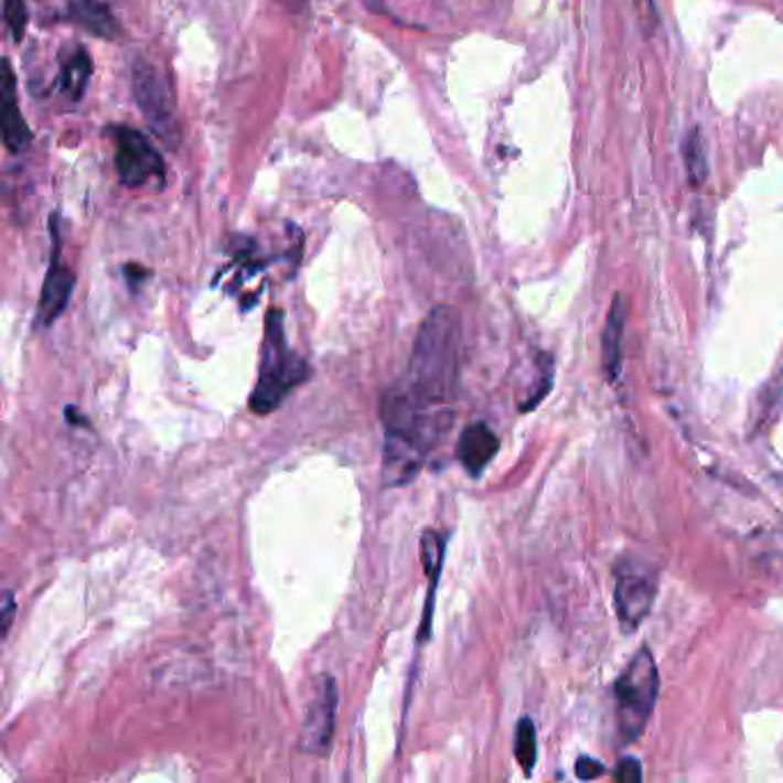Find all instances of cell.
<instances>
[{
	"instance_id": "ac0fdd59",
	"label": "cell",
	"mask_w": 783,
	"mask_h": 783,
	"mask_svg": "<svg viewBox=\"0 0 783 783\" xmlns=\"http://www.w3.org/2000/svg\"><path fill=\"white\" fill-rule=\"evenodd\" d=\"M575 770H577V776L581 781H593V779H598V776H602L607 772V768L600 761L591 759V757L577 759V768Z\"/></svg>"
},
{
	"instance_id": "6da1fadb",
	"label": "cell",
	"mask_w": 783,
	"mask_h": 783,
	"mask_svg": "<svg viewBox=\"0 0 783 783\" xmlns=\"http://www.w3.org/2000/svg\"><path fill=\"white\" fill-rule=\"evenodd\" d=\"M460 315L437 305L418 329L405 377L382 398L384 485L411 483L426 455L453 426L460 384Z\"/></svg>"
},
{
	"instance_id": "7c38bea8",
	"label": "cell",
	"mask_w": 783,
	"mask_h": 783,
	"mask_svg": "<svg viewBox=\"0 0 783 783\" xmlns=\"http://www.w3.org/2000/svg\"><path fill=\"white\" fill-rule=\"evenodd\" d=\"M69 14L76 19V23L86 28L88 33L101 40H114L120 33L118 19L104 3H99V0H69Z\"/></svg>"
},
{
	"instance_id": "d6986e66",
	"label": "cell",
	"mask_w": 783,
	"mask_h": 783,
	"mask_svg": "<svg viewBox=\"0 0 783 783\" xmlns=\"http://www.w3.org/2000/svg\"><path fill=\"white\" fill-rule=\"evenodd\" d=\"M613 776H616V781H621V783H639L641 781V765L634 759H623Z\"/></svg>"
},
{
	"instance_id": "ffe728a7",
	"label": "cell",
	"mask_w": 783,
	"mask_h": 783,
	"mask_svg": "<svg viewBox=\"0 0 783 783\" xmlns=\"http://www.w3.org/2000/svg\"><path fill=\"white\" fill-rule=\"evenodd\" d=\"M14 611H17L14 593H12V591H6V596H3V613H0V619H3V630H0V634H3V639H6L8 632H10V625H12V619H14Z\"/></svg>"
},
{
	"instance_id": "3957f363",
	"label": "cell",
	"mask_w": 783,
	"mask_h": 783,
	"mask_svg": "<svg viewBox=\"0 0 783 783\" xmlns=\"http://www.w3.org/2000/svg\"><path fill=\"white\" fill-rule=\"evenodd\" d=\"M657 691L659 674L655 657L648 648H641L616 680V689H613V694H616L619 731L625 742L639 740L643 729L648 726L657 704Z\"/></svg>"
},
{
	"instance_id": "52a82bcc",
	"label": "cell",
	"mask_w": 783,
	"mask_h": 783,
	"mask_svg": "<svg viewBox=\"0 0 783 783\" xmlns=\"http://www.w3.org/2000/svg\"><path fill=\"white\" fill-rule=\"evenodd\" d=\"M655 589L657 583L651 572H643L634 566L621 568L616 591H613V604H616L619 621L625 632L636 630L648 616L655 602Z\"/></svg>"
},
{
	"instance_id": "2e32d148",
	"label": "cell",
	"mask_w": 783,
	"mask_h": 783,
	"mask_svg": "<svg viewBox=\"0 0 783 783\" xmlns=\"http://www.w3.org/2000/svg\"><path fill=\"white\" fill-rule=\"evenodd\" d=\"M515 757L526 774L534 772L536 761H538V738H536V726L528 717L519 719V723H517Z\"/></svg>"
},
{
	"instance_id": "5bb4252c",
	"label": "cell",
	"mask_w": 783,
	"mask_h": 783,
	"mask_svg": "<svg viewBox=\"0 0 783 783\" xmlns=\"http://www.w3.org/2000/svg\"><path fill=\"white\" fill-rule=\"evenodd\" d=\"M683 161H685V171H687V180L691 186H704V182L708 180V159H706V148H704V138L701 131L696 127L687 131L685 141H683Z\"/></svg>"
},
{
	"instance_id": "8992f818",
	"label": "cell",
	"mask_w": 783,
	"mask_h": 783,
	"mask_svg": "<svg viewBox=\"0 0 783 783\" xmlns=\"http://www.w3.org/2000/svg\"><path fill=\"white\" fill-rule=\"evenodd\" d=\"M116 148L118 175L125 186H143L152 178H163V161L141 131L118 129Z\"/></svg>"
},
{
	"instance_id": "30bf717a",
	"label": "cell",
	"mask_w": 783,
	"mask_h": 783,
	"mask_svg": "<svg viewBox=\"0 0 783 783\" xmlns=\"http://www.w3.org/2000/svg\"><path fill=\"white\" fill-rule=\"evenodd\" d=\"M0 118H3V141L10 152H23L28 146H31L33 133L21 116V108L17 101L14 74L8 61L3 65V114H0Z\"/></svg>"
},
{
	"instance_id": "9c48e42d",
	"label": "cell",
	"mask_w": 783,
	"mask_h": 783,
	"mask_svg": "<svg viewBox=\"0 0 783 783\" xmlns=\"http://www.w3.org/2000/svg\"><path fill=\"white\" fill-rule=\"evenodd\" d=\"M496 453L498 439L485 423H471L462 430L458 439V460L473 479H479Z\"/></svg>"
},
{
	"instance_id": "9a60e30c",
	"label": "cell",
	"mask_w": 783,
	"mask_h": 783,
	"mask_svg": "<svg viewBox=\"0 0 783 783\" xmlns=\"http://www.w3.org/2000/svg\"><path fill=\"white\" fill-rule=\"evenodd\" d=\"M90 74H93V63L88 58V53L83 51V49H78L69 58V63L65 65V69H63V88H65V93L72 99H81V95L86 93V88H88Z\"/></svg>"
},
{
	"instance_id": "7a4b0ae2",
	"label": "cell",
	"mask_w": 783,
	"mask_h": 783,
	"mask_svg": "<svg viewBox=\"0 0 783 783\" xmlns=\"http://www.w3.org/2000/svg\"><path fill=\"white\" fill-rule=\"evenodd\" d=\"M283 324L286 315L281 309H271L267 313L258 382L248 398V409L256 416H269L276 411L297 386L311 377L309 363L290 350Z\"/></svg>"
},
{
	"instance_id": "44dd1931",
	"label": "cell",
	"mask_w": 783,
	"mask_h": 783,
	"mask_svg": "<svg viewBox=\"0 0 783 783\" xmlns=\"http://www.w3.org/2000/svg\"><path fill=\"white\" fill-rule=\"evenodd\" d=\"M65 414H67V423H72V426H86V428L90 426L88 418H83V414L76 407H67Z\"/></svg>"
},
{
	"instance_id": "277c9868",
	"label": "cell",
	"mask_w": 783,
	"mask_h": 783,
	"mask_svg": "<svg viewBox=\"0 0 783 783\" xmlns=\"http://www.w3.org/2000/svg\"><path fill=\"white\" fill-rule=\"evenodd\" d=\"M133 97L136 104L141 106L148 125L161 136L173 138L175 136V99L168 81L157 72L150 63H136L133 65Z\"/></svg>"
},
{
	"instance_id": "ba28073f",
	"label": "cell",
	"mask_w": 783,
	"mask_h": 783,
	"mask_svg": "<svg viewBox=\"0 0 783 783\" xmlns=\"http://www.w3.org/2000/svg\"><path fill=\"white\" fill-rule=\"evenodd\" d=\"M74 283H76L74 273L61 262V244H53L51 267L46 271L40 305H37V324L40 326H51L55 320L63 315V311L67 309V303H69Z\"/></svg>"
},
{
	"instance_id": "e0dca14e",
	"label": "cell",
	"mask_w": 783,
	"mask_h": 783,
	"mask_svg": "<svg viewBox=\"0 0 783 783\" xmlns=\"http://www.w3.org/2000/svg\"><path fill=\"white\" fill-rule=\"evenodd\" d=\"M3 12H6V23L10 28L14 42H21L25 35V25H28L25 0H6Z\"/></svg>"
},
{
	"instance_id": "4fadbf2b",
	"label": "cell",
	"mask_w": 783,
	"mask_h": 783,
	"mask_svg": "<svg viewBox=\"0 0 783 783\" xmlns=\"http://www.w3.org/2000/svg\"><path fill=\"white\" fill-rule=\"evenodd\" d=\"M623 324H625V309H623V299L616 297L611 303V313L604 326V335H602V361H604V371L609 375L611 382H616L621 377V343H623Z\"/></svg>"
},
{
	"instance_id": "5b68a950",
	"label": "cell",
	"mask_w": 783,
	"mask_h": 783,
	"mask_svg": "<svg viewBox=\"0 0 783 783\" xmlns=\"http://www.w3.org/2000/svg\"><path fill=\"white\" fill-rule=\"evenodd\" d=\"M335 712H339V685L333 676H322L318 680L313 701L309 706L301 729V751L313 753V757H326L333 731H335Z\"/></svg>"
},
{
	"instance_id": "8fae6325",
	"label": "cell",
	"mask_w": 783,
	"mask_h": 783,
	"mask_svg": "<svg viewBox=\"0 0 783 783\" xmlns=\"http://www.w3.org/2000/svg\"><path fill=\"white\" fill-rule=\"evenodd\" d=\"M443 556H446V538L435 528H428L426 534L421 536V558H423V568L428 572L430 579V591H428V602H426V613H423V623H421V632L430 634L432 628V609H435V591L437 583L443 570Z\"/></svg>"
}]
</instances>
